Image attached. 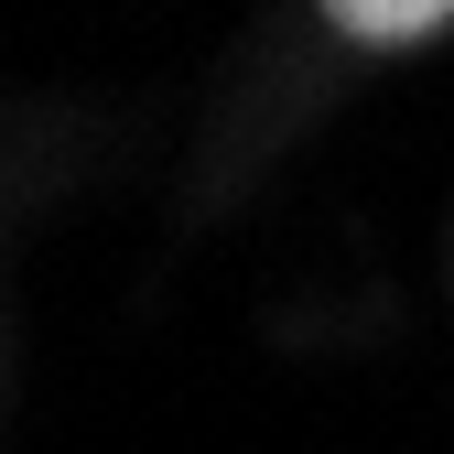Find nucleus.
Instances as JSON below:
<instances>
[{
	"instance_id": "nucleus-1",
	"label": "nucleus",
	"mask_w": 454,
	"mask_h": 454,
	"mask_svg": "<svg viewBox=\"0 0 454 454\" xmlns=\"http://www.w3.org/2000/svg\"><path fill=\"white\" fill-rule=\"evenodd\" d=\"M314 22L357 54H422L454 33V0H314Z\"/></svg>"
}]
</instances>
